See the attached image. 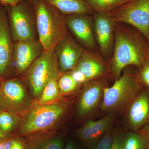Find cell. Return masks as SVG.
I'll list each match as a JSON object with an SVG mask.
<instances>
[{"label":"cell","instance_id":"6da1fadb","mask_svg":"<svg viewBox=\"0 0 149 149\" xmlns=\"http://www.w3.org/2000/svg\"><path fill=\"white\" fill-rule=\"evenodd\" d=\"M149 42L140 31L123 23H116L113 52L109 61L111 75L116 80L126 67L139 68L149 59Z\"/></svg>","mask_w":149,"mask_h":149},{"label":"cell","instance_id":"7a4b0ae2","mask_svg":"<svg viewBox=\"0 0 149 149\" xmlns=\"http://www.w3.org/2000/svg\"><path fill=\"white\" fill-rule=\"evenodd\" d=\"M74 102L71 98L50 103L35 104L22 119L18 134L28 136L57 128L69 116Z\"/></svg>","mask_w":149,"mask_h":149},{"label":"cell","instance_id":"3957f363","mask_svg":"<svg viewBox=\"0 0 149 149\" xmlns=\"http://www.w3.org/2000/svg\"><path fill=\"white\" fill-rule=\"evenodd\" d=\"M36 15L38 39L45 51L54 52L68 34L65 15L44 0H32Z\"/></svg>","mask_w":149,"mask_h":149},{"label":"cell","instance_id":"277c9868","mask_svg":"<svg viewBox=\"0 0 149 149\" xmlns=\"http://www.w3.org/2000/svg\"><path fill=\"white\" fill-rule=\"evenodd\" d=\"M136 74L124 72L110 87L104 88L100 109L107 114L125 111L143 89Z\"/></svg>","mask_w":149,"mask_h":149},{"label":"cell","instance_id":"5b68a950","mask_svg":"<svg viewBox=\"0 0 149 149\" xmlns=\"http://www.w3.org/2000/svg\"><path fill=\"white\" fill-rule=\"evenodd\" d=\"M4 6L14 42L38 40L35 11L29 0Z\"/></svg>","mask_w":149,"mask_h":149},{"label":"cell","instance_id":"8992f818","mask_svg":"<svg viewBox=\"0 0 149 149\" xmlns=\"http://www.w3.org/2000/svg\"><path fill=\"white\" fill-rule=\"evenodd\" d=\"M60 72L54 52L44 51L21 74V79L37 99L47 83Z\"/></svg>","mask_w":149,"mask_h":149},{"label":"cell","instance_id":"52a82bcc","mask_svg":"<svg viewBox=\"0 0 149 149\" xmlns=\"http://www.w3.org/2000/svg\"><path fill=\"white\" fill-rule=\"evenodd\" d=\"M33 103L22 79H3L0 87V108L21 115L27 112Z\"/></svg>","mask_w":149,"mask_h":149},{"label":"cell","instance_id":"ba28073f","mask_svg":"<svg viewBox=\"0 0 149 149\" xmlns=\"http://www.w3.org/2000/svg\"><path fill=\"white\" fill-rule=\"evenodd\" d=\"M107 13L116 23L138 29L149 42V0H130Z\"/></svg>","mask_w":149,"mask_h":149},{"label":"cell","instance_id":"9c48e42d","mask_svg":"<svg viewBox=\"0 0 149 149\" xmlns=\"http://www.w3.org/2000/svg\"><path fill=\"white\" fill-rule=\"evenodd\" d=\"M103 79L89 80L81 86L76 105V115L79 118H90L100 109L106 87Z\"/></svg>","mask_w":149,"mask_h":149},{"label":"cell","instance_id":"30bf717a","mask_svg":"<svg viewBox=\"0 0 149 149\" xmlns=\"http://www.w3.org/2000/svg\"><path fill=\"white\" fill-rule=\"evenodd\" d=\"M67 27L77 42L87 49L97 51L98 46L94 35L93 15L75 13L65 15Z\"/></svg>","mask_w":149,"mask_h":149},{"label":"cell","instance_id":"8fae6325","mask_svg":"<svg viewBox=\"0 0 149 149\" xmlns=\"http://www.w3.org/2000/svg\"><path fill=\"white\" fill-rule=\"evenodd\" d=\"M94 35L100 52L107 60L111 58L114 42L116 23L107 13L94 12Z\"/></svg>","mask_w":149,"mask_h":149},{"label":"cell","instance_id":"7c38bea8","mask_svg":"<svg viewBox=\"0 0 149 149\" xmlns=\"http://www.w3.org/2000/svg\"><path fill=\"white\" fill-rule=\"evenodd\" d=\"M44 51L38 40L15 42L11 74L21 75Z\"/></svg>","mask_w":149,"mask_h":149},{"label":"cell","instance_id":"4fadbf2b","mask_svg":"<svg viewBox=\"0 0 149 149\" xmlns=\"http://www.w3.org/2000/svg\"><path fill=\"white\" fill-rule=\"evenodd\" d=\"M74 69L82 73L88 81L104 79L111 75L109 61L101 54L85 49Z\"/></svg>","mask_w":149,"mask_h":149},{"label":"cell","instance_id":"5bb4252c","mask_svg":"<svg viewBox=\"0 0 149 149\" xmlns=\"http://www.w3.org/2000/svg\"><path fill=\"white\" fill-rule=\"evenodd\" d=\"M14 43L7 13L4 6L0 5V75L3 79H6L11 74Z\"/></svg>","mask_w":149,"mask_h":149},{"label":"cell","instance_id":"9a60e30c","mask_svg":"<svg viewBox=\"0 0 149 149\" xmlns=\"http://www.w3.org/2000/svg\"><path fill=\"white\" fill-rule=\"evenodd\" d=\"M126 122L129 128L138 132L149 123V91L142 90L127 107Z\"/></svg>","mask_w":149,"mask_h":149},{"label":"cell","instance_id":"2e32d148","mask_svg":"<svg viewBox=\"0 0 149 149\" xmlns=\"http://www.w3.org/2000/svg\"><path fill=\"white\" fill-rule=\"evenodd\" d=\"M85 48L68 34L56 46L55 54L62 72L74 69Z\"/></svg>","mask_w":149,"mask_h":149},{"label":"cell","instance_id":"e0dca14e","mask_svg":"<svg viewBox=\"0 0 149 149\" xmlns=\"http://www.w3.org/2000/svg\"><path fill=\"white\" fill-rule=\"evenodd\" d=\"M115 120V113H109L97 120H87L76 130L77 138L92 146L110 130Z\"/></svg>","mask_w":149,"mask_h":149},{"label":"cell","instance_id":"ac0fdd59","mask_svg":"<svg viewBox=\"0 0 149 149\" xmlns=\"http://www.w3.org/2000/svg\"><path fill=\"white\" fill-rule=\"evenodd\" d=\"M54 6L64 15L75 13L93 15V9L85 0H44Z\"/></svg>","mask_w":149,"mask_h":149},{"label":"cell","instance_id":"d6986e66","mask_svg":"<svg viewBox=\"0 0 149 149\" xmlns=\"http://www.w3.org/2000/svg\"><path fill=\"white\" fill-rule=\"evenodd\" d=\"M61 72L52 79L45 86L40 97L37 99V104H46L53 102L61 99L62 97L58 85V79Z\"/></svg>","mask_w":149,"mask_h":149},{"label":"cell","instance_id":"ffe728a7","mask_svg":"<svg viewBox=\"0 0 149 149\" xmlns=\"http://www.w3.org/2000/svg\"><path fill=\"white\" fill-rule=\"evenodd\" d=\"M62 139L59 136H40L28 145L27 149H62Z\"/></svg>","mask_w":149,"mask_h":149},{"label":"cell","instance_id":"44dd1931","mask_svg":"<svg viewBox=\"0 0 149 149\" xmlns=\"http://www.w3.org/2000/svg\"><path fill=\"white\" fill-rule=\"evenodd\" d=\"M58 85L62 96L72 95L82 86L74 80L70 71L61 72L58 79Z\"/></svg>","mask_w":149,"mask_h":149},{"label":"cell","instance_id":"7402d4cb","mask_svg":"<svg viewBox=\"0 0 149 149\" xmlns=\"http://www.w3.org/2000/svg\"><path fill=\"white\" fill-rule=\"evenodd\" d=\"M130 0H85L94 12L108 13L128 2Z\"/></svg>","mask_w":149,"mask_h":149},{"label":"cell","instance_id":"603a6c76","mask_svg":"<svg viewBox=\"0 0 149 149\" xmlns=\"http://www.w3.org/2000/svg\"><path fill=\"white\" fill-rule=\"evenodd\" d=\"M19 116L3 110H0V128L7 136L19 126L22 120Z\"/></svg>","mask_w":149,"mask_h":149},{"label":"cell","instance_id":"cb8c5ba5","mask_svg":"<svg viewBox=\"0 0 149 149\" xmlns=\"http://www.w3.org/2000/svg\"><path fill=\"white\" fill-rule=\"evenodd\" d=\"M124 149H149L148 139L140 132H128L124 136Z\"/></svg>","mask_w":149,"mask_h":149},{"label":"cell","instance_id":"d4e9b609","mask_svg":"<svg viewBox=\"0 0 149 149\" xmlns=\"http://www.w3.org/2000/svg\"><path fill=\"white\" fill-rule=\"evenodd\" d=\"M139 68L136 74L137 79L139 83L149 91V59L144 62Z\"/></svg>","mask_w":149,"mask_h":149},{"label":"cell","instance_id":"484cf974","mask_svg":"<svg viewBox=\"0 0 149 149\" xmlns=\"http://www.w3.org/2000/svg\"><path fill=\"white\" fill-rule=\"evenodd\" d=\"M113 136V132L110 130L91 146L92 149H111Z\"/></svg>","mask_w":149,"mask_h":149},{"label":"cell","instance_id":"4316f807","mask_svg":"<svg viewBox=\"0 0 149 149\" xmlns=\"http://www.w3.org/2000/svg\"><path fill=\"white\" fill-rule=\"evenodd\" d=\"M124 136L118 131L113 132L111 149H124Z\"/></svg>","mask_w":149,"mask_h":149},{"label":"cell","instance_id":"83f0119b","mask_svg":"<svg viewBox=\"0 0 149 149\" xmlns=\"http://www.w3.org/2000/svg\"><path fill=\"white\" fill-rule=\"evenodd\" d=\"M70 72L74 80L79 85H82L88 81L86 77L82 73L77 71V70L74 69L70 71Z\"/></svg>","mask_w":149,"mask_h":149},{"label":"cell","instance_id":"f1b7e54d","mask_svg":"<svg viewBox=\"0 0 149 149\" xmlns=\"http://www.w3.org/2000/svg\"><path fill=\"white\" fill-rule=\"evenodd\" d=\"M10 149H25L23 143L19 139H14Z\"/></svg>","mask_w":149,"mask_h":149},{"label":"cell","instance_id":"f546056e","mask_svg":"<svg viewBox=\"0 0 149 149\" xmlns=\"http://www.w3.org/2000/svg\"><path fill=\"white\" fill-rule=\"evenodd\" d=\"M22 0H0L1 4L4 6L14 5L16 4Z\"/></svg>","mask_w":149,"mask_h":149},{"label":"cell","instance_id":"4dcf8cb0","mask_svg":"<svg viewBox=\"0 0 149 149\" xmlns=\"http://www.w3.org/2000/svg\"><path fill=\"white\" fill-rule=\"evenodd\" d=\"M138 132L142 133L146 136L147 139H148L149 145V123L145 125L144 127H143L141 130H139Z\"/></svg>","mask_w":149,"mask_h":149},{"label":"cell","instance_id":"1f68e13d","mask_svg":"<svg viewBox=\"0 0 149 149\" xmlns=\"http://www.w3.org/2000/svg\"><path fill=\"white\" fill-rule=\"evenodd\" d=\"M64 149H76L74 144H73L72 141H69L68 142Z\"/></svg>","mask_w":149,"mask_h":149},{"label":"cell","instance_id":"d6a6232c","mask_svg":"<svg viewBox=\"0 0 149 149\" xmlns=\"http://www.w3.org/2000/svg\"><path fill=\"white\" fill-rule=\"evenodd\" d=\"M7 137V136L3 133V132L2 131V130L0 128V140L5 139Z\"/></svg>","mask_w":149,"mask_h":149},{"label":"cell","instance_id":"836d02e7","mask_svg":"<svg viewBox=\"0 0 149 149\" xmlns=\"http://www.w3.org/2000/svg\"><path fill=\"white\" fill-rule=\"evenodd\" d=\"M3 80V79L2 78V77H1V75H0V87H1V84Z\"/></svg>","mask_w":149,"mask_h":149},{"label":"cell","instance_id":"e575fe53","mask_svg":"<svg viewBox=\"0 0 149 149\" xmlns=\"http://www.w3.org/2000/svg\"><path fill=\"white\" fill-rule=\"evenodd\" d=\"M29 1L30 2H31V1H32V0H29Z\"/></svg>","mask_w":149,"mask_h":149},{"label":"cell","instance_id":"d590c367","mask_svg":"<svg viewBox=\"0 0 149 149\" xmlns=\"http://www.w3.org/2000/svg\"><path fill=\"white\" fill-rule=\"evenodd\" d=\"M0 5H2L1 3V1H0Z\"/></svg>","mask_w":149,"mask_h":149},{"label":"cell","instance_id":"8d00e7d4","mask_svg":"<svg viewBox=\"0 0 149 149\" xmlns=\"http://www.w3.org/2000/svg\"><path fill=\"white\" fill-rule=\"evenodd\" d=\"M2 110V109H1V108H0V110Z\"/></svg>","mask_w":149,"mask_h":149},{"label":"cell","instance_id":"74e56055","mask_svg":"<svg viewBox=\"0 0 149 149\" xmlns=\"http://www.w3.org/2000/svg\"></svg>","mask_w":149,"mask_h":149}]
</instances>
